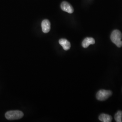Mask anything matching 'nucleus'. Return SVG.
<instances>
[{"label":"nucleus","mask_w":122,"mask_h":122,"mask_svg":"<svg viewBox=\"0 0 122 122\" xmlns=\"http://www.w3.org/2000/svg\"><path fill=\"white\" fill-rule=\"evenodd\" d=\"M99 120L103 122H111L112 120V117L109 114L102 113L99 116Z\"/></svg>","instance_id":"6e6552de"},{"label":"nucleus","mask_w":122,"mask_h":122,"mask_svg":"<svg viewBox=\"0 0 122 122\" xmlns=\"http://www.w3.org/2000/svg\"><path fill=\"white\" fill-rule=\"evenodd\" d=\"M95 44V40L94 39L91 37H87L83 40L82 43V46L84 48H87L91 44Z\"/></svg>","instance_id":"423d86ee"},{"label":"nucleus","mask_w":122,"mask_h":122,"mask_svg":"<svg viewBox=\"0 0 122 122\" xmlns=\"http://www.w3.org/2000/svg\"><path fill=\"white\" fill-rule=\"evenodd\" d=\"M112 92L110 91L101 90L97 92L96 98L100 101H104L108 99L112 95Z\"/></svg>","instance_id":"7ed1b4c3"},{"label":"nucleus","mask_w":122,"mask_h":122,"mask_svg":"<svg viewBox=\"0 0 122 122\" xmlns=\"http://www.w3.org/2000/svg\"><path fill=\"white\" fill-rule=\"evenodd\" d=\"M59 43L62 47L64 50H68L71 48V44L66 39H61L59 40Z\"/></svg>","instance_id":"0eeeda50"},{"label":"nucleus","mask_w":122,"mask_h":122,"mask_svg":"<svg viewBox=\"0 0 122 122\" xmlns=\"http://www.w3.org/2000/svg\"><path fill=\"white\" fill-rule=\"evenodd\" d=\"M122 111H118L114 116V118L115 121L117 122H122Z\"/></svg>","instance_id":"1a4fd4ad"},{"label":"nucleus","mask_w":122,"mask_h":122,"mask_svg":"<svg viewBox=\"0 0 122 122\" xmlns=\"http://www.w3.org/2000/svg\"><path fill=\"white\" fill-rule=\"evenodd\" d=\"M61 10L67 13L71 14L74 12V9L72 6L66 1H63L61 5Z\"/></svg>","instance_id":"20e7f679"},{"label":"nucleus","mask_w":122,"mask_h":122,"mask_svg":"<svg viewBox=\"0 0 122 122\" xmlns=\"http://www.w3.org/2000/svg\"><path fill=\"white\" fill-rule=\"evenodd\" d=\"M24 116L23 113L19 110H13L7 112L5 117L8 120H15L22 118Z\"/></svg>","instance_id":"f03ea898"},{"label":"nucleus","mask_w":122,"mask_h":122,"mask_svg":"<svg viewBox=\"0 0 122 122\" xmlns=\"http://www.w3.org/2000/svg\"><path fill=\"white\" fill-rule=\"evenodd\" d=\"M122 38L121 32L117 30H114L112 32L110 36V39L112 42L118 48H120L122 46Z\"/></svg>","instance_id":"f257e3e1"},{"label":"nucleus","mask_w":122,"mask_h":122,"mask_svg":"<svg viewBox=\"0 0 122 122\" xmlns=\"http://www.w3.org/2000/svg\"><path fill=\"white\" fill-rule=\"evenodd\" d=\"M42 31L44 33H47L49 32L51 28V24L48 20H44L41 24Z\"/></svg>","instance_id":"39448f33"}]
</instances>
